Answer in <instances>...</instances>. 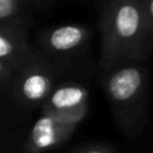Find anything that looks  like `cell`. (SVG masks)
Returning <instances> with one entry per match:
<instances>
[{
  "label": "cell",
  "instance_id": "cell-4",
  "mask_svg": "<svg viewBox=\"0 0 153 153\" xmlns=\"http://www.w3.org/2000/svg\"><path fill=\"white\" fill-rule=\"evenodd\" d=\"M91 42V28L79 23L59 24L45 30L40 35V56L63 71L67 62L78 59Z\"/></svg>",
  "mask_w": 153,
  "mask_h": 153
},
{
  "label": "cell",
  "instance_id": "cell-8",
  "mask_svg": "<svg viewBox=\"0 0 153 153\" xmlns=\"http://www.w3.org/2000/svg\"><path fill=\"white\" fill-rule=\"evenodd\" d=\"M27 7L24 0H0V24H26Z\"/></svg>",
  "mask_w": 153,
  "mask_h": 153
},
{
  "label": "cell",
  "instance_id": "cell-7",
  "mask_svg": "<svg viewBox=\"0 0 153 153\" xmlns=\"http://www.w3.org/2000/svg\"><path fill=\"white\" fill-rule=\"evenodd\" d=\"M34 53L27 38L26 24H0V61L20 65Z\"/></svg>",
  "mask_w": 153,
  "mask_h": 153
},
{
  "label": "cell",
  "instance_id": "cell-1",
  "mask_svg": "<svg viewBox=\"0 0 153 153\" xmlns=\"http://www.w3.org/2000/svg\"><path fill=\"white\" fill-rule=\"evenodd\" d=\"M101 71L128 62H145L153 31L144 23L137 0H100Z\"/></svg>",
  "mask_w": 153,
  "mask_h": 153
},
{
  "label": "cell",
  "instance_id": "cell-6",
  "mask_svg": "<svg viewBox=\"0 0 153 153\" xmlns=\"http://www.w3.org/2000/svg\"><path fill=\"white\" fill-rule=\"evenodd\" d=\"M78 126L69 125L47 113L39 111L24 140L26 153H45L61 146L73 134Z\"/></svg>",
  "mask_w": 153,
  "mask_h": 153
},
{
  "label": "cell",
  "instance_id": "cell-11",
  "mask_svg": "<svg viewBox=\"0 0 153 153\" xmlns=\"http://www.w3.org/2000/svg\"><path fill=\"white\" fill-rule=\"evenodd\" d=\"M24 1L27 3V4H30V3H32V1H35V0H24Z\"/></svg>",
  "mask_w": 153,
  "mask_h": 153
},
{
  "label": "cell",
  "instance_id": "cell-9",
  "mask_svg": "<svg viewBox=\"0 0 153 153\" xmlns=\"http://www.w3.org/2000/svg\"><path fill=\"white\" fill-rule=\"evenodd\" d=\"M20 65H12V63H7V62L0 61V93L7 94L8 89H10Z\"/></svg>",
  "mask_w": 153,
  "mask_h": 153
},
{
  "label": "cell",
  "instance_id": "cell-5",
  "mask_svg": "<svg viewBox=\"0 0 153 153\" xmlns=\"http://www.w3.org/2000/svg\"><path fill=\"white\" fill-rule=\"evenodd\" d=\"M90 93L78 82H61L54 86L39 111L47 113L69 125L79 126L89 114Z\"/></svg>",
  "mask_w": 153,
  "mask_h": 153
},
{
  "label": "cell",
  "instance_id": "cell-2",
  "mask_svg": "<svg viewBox=\"0 0 153 153\" xmlns=\"http://www.w3.org/2000/svg\"><path fill=\"white\" fill-rule=\"evenodd\" d=\"M101 86L116 124L129 137H138L148 122V69L140 61L102 71Z\"/></svg>",
  "mask_w": 153,
  "mask_h": 153
},
{
  "label": "cell",
  "instance_id": "cell-10",
  "mask_svg": "<svg viewBox=\"0 0 153 153\" xmlns=\"http://www.w3.org/2000/svg\"><path fill=\"white\" fill-rule=\"evenodd\" d=\"M67 153H116V149H114V146L109 145V144L91 143L82 145L79 148H75Z\"/></svg>",
  "mask_w": 153,
  "mask_h": 153
},
{
  "label": "cell",
  "instance_id": "cell-3",
  "mask_svg": "<svg viewBox=\"0 0 153 153\" xmlns=\"http://www.w3.org/2000/svg\"><path fill=\"white\" fill-rule=\"evenodd\" d=\"M61 73V69L34 50L18 69L5 95L22 110L31 111L40 109L58 83L56 81Z\"/></svg>",
  "mask_w": 153,
  "mask_h": 153
}]
</instances>
